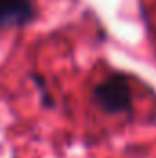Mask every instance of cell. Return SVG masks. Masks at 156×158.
<instances>
[{
    "label": "cell",
    "instance_id": "2",
    "mask_svg": "<svg viewBox=\"0 0 156 158\" xmlns=\"http://www.w3.org/2000/svg\"><path fill=\"white\" fill-rule=\"evenodd\" d=\"M35 15L33 0H0V28L28 24Z\"/></svg>",
    "mask_w": 156,
    "mask_h": 158
},
{
    "label": "cell",
    "instance_id": "1",
    "mask_svg": "<svg viewBox=\"0 0 156 158\" xmlns=\"http://www.w3.org/2000/svg\"><path fill=\"white\" fill-rule=\"evenodd\" d=\"M92 101L109 114H116L130 107V86L123 76H110L103 79L92 92Z\"/></svg>",
    "mask_w": 156,
    "mask_h": 158
}]
</instances>
